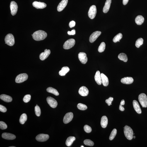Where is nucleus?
I'll return each instance as SVG.
<instances>
[{
  "instance_id": "f257e3e1",
  "label": "nucleus",
  "mask_w": 147,
  "mask_h": 147,
  "mask_svg": "<svg viewBox=\"0 0 147 147\" xmlns=\"http://www.w3.org/2000/svg\"><path fill=\"white\" fill-rule=\"evenodd\" d=\"M32 35L34 40L40 41L45 39L47 36V34L43 31L39 30L34 32Z\"/></svg>"
},
{
  "instance_id": "f03ea898",
  "label": "nucleus",
  "mask_w": 147,
  "mask_h": 147,
  "mask_svg": "<svg viewBox=\"0 0 147 147\" xmlns=\"http://www.w3.org/2000/svg\"><path fill=\"white\" fill-rule=\"evenodd\" d=\"M124 132L125 136L128 139L131 140L133 137V131L131 128L129 126L126 125L124 128Z\"/></svg>"
},
{
  "instance_id": "7ed1b4c3",
  "label": "nucleus",
  "mask_w": 147,
  "mask_h": 147,
  "mask_svg": "<svg viewBox=\"0 0 147 147\" xmlns=\"http://www.w3.org/2000/svg\"><path fill=\"white\" fill-rule=\"evenodd\" d=\"M5 44L8 46H12L15 43V40L14 37L11 34H9L6 35L5 39Z\"/></svg>"
},
{
  "instance_id": "20e7f679",
  "label": "nucleus",
  "mask_w": 147,
  "mask_h": 147,
  "mask_svg": "<svg viewBox=\"0 0 147 147\" xmlns=\"http://www.w3.org/2000/svg\"><path fill=\"white\" fill-rule=\"evenodd\" d=\"M138 100L143 107H147V97L144 93H142L139 95Z\"/></svg>"
},
{
  "instance_id": "39448f33",
  "label": "nucleus",
  "mask_w": 147,
  "mask_h": 147,
  "mask_svg": "<svg viewBox=\"0 0 147 147\" xmlns=\"http://www.w3.org/2000/svg\"><path fill=\"white\" fill-rule=\"evenodd\" d=\"M28 76L27 74L22 73L18 75L15 79V82L17 83H21L28 79Z\"/></svg>"
},
{
  "instance_id": "423d86ee",
  "label": "nucleus",
  "mask_w": 147,
  "mask_h": 147,
  "mask_svg": "<svg viewBox=\"0 0 147 147\" xmlns=\"http://www.w3.org/2000/svg\"><path fill=\"white\" fill-rule=\"evenodd\" d=\"M75 42H76L74 39H69L65 42L63 45V48L65 49H71L74 46Z\"/></svg>"
},
{
  "instance_id": "0eeeda50",
  "label": "nucleus",
  "mask_w": 147,
  "mask_h": 147,
  "mask_svg": "<svg viewBox=\"0 0 147 147\" xmlns=\"http://www.w3.org/2000/svg\"><path fill=\"white\" fill-rule=\"evenodd\" d=\"M97 13V9L96 6L93 5L89 8L88 11V15L89 17L91 19H93L95 18Z\"/></svg>"
},
{
  "instance_id": "6e6552de",
  "label": "nucleus",
  "mask_w": 147,
  "mask_h": 147,
  "mask_svg": "<svg viewBox=\"0 0 147 147\" xmlns=\"http://www.w3.org/2000/svg\"><path fill=\"white\" fill-rule=\"evenodd\" d=\"M10 9L11 14L14 16L16 14L18 11V6L16 3L14 1H12L10 4Z\"/></svg>"
},
{
  "instance_id": "1a4fd4ad",
  "label": "nucleus",
  "mask_w": 147,
  "mask_h": 147,
  "mask_svg": "<svg viewBox=\"0 0 147 147\" xmlns=\"http://www.w3.org/2000/svg\"><path fill=\"white\" fill-rule=\"evenodd\" d=\"M47 101L50 107L53 108H55L57 107L58 103L52 97H49L47 98Z\"/></svg>"
},
{
  "instance_id": "9d476101",
  "label": "nucleus",
  "mask_w": 147,
  "mask_h": 147,
  "mask_svg": "<svg viewBox=\"0 0 147 147\" xmlns=\"http://www.w3.org/2000/svg\"><path fill=\"white\" fill-rule=\"evenodd\" d=\"M49 138V135L47 134H40L36 136V139L39 142H43L47 141Z\"/></svg>"
},
{
  "instance_id": "9b49d317",
  "label": "nucleus",
  "mask_w": 147,
  "mask_h": 147,
  "mask_svg": "<svg viewBox=\"0 0 147 147\" xmlns=\"http://www.w3.org/2000/svg\"><path fill=\"white\" fill-rule=\"evenodd\" d=\"M101 32L99 31H97L93 32L92 35H90L89 38V41L91 43H92L94 42L100 36Z\"/></svg>"
},
{
  "instance_id": "f8f14e48",
  "label": "nucleus",
  "mask_w": 147,
  "mask_h": 147,
  "mask_svg": "<svg viewBox=\"0 0 147 147\" xmlns=\"http://www.w3.org/2000/svg\"><path fill=\"white\" fill-rule=\"evenodd\" d=\"M73 117L72 112H69L66 113L63 119V122L65 124H67L72 120Z\"/></svg>"
},
{
  "instance_id": "ddd939ff",
  "label": "nucleus",
  "mask_w": 147,
  "mask_h": 147,
  "mask_svg": "<svg viewBox=\"0 0 147 147\" xmlns=\"http://www.w3.org/2000/svg\"><path fill=\"white\" fill-rule=\"evenodd\" d=\"M78 58L82 64H86L88 61L86 54L84 52H80L78 54Z\"/></svg>"
},
{
  "instance_id": "4468645a",
  "label": "nucleus",
  "mask_w": 147,
  "mask_h": 147,
  "mask_svg": "<svg viewBox=\"0 0 147 147\" xmlns=\"http://www.w3.org/2000/svg\"><path fill=\"white\" fill-rule=\"evenodd\" d=\"M33 6L37 9H43L47 6V5L45 3L37 1H34L32 3Z\"/></svg>"
},
{
  "instance_id": "2eb2a0df",
  "label": "nucleus",
  "mask_w": 147,
  "mask_h": 147,
  "mask_svg": "<svg viewBox=\"0 0 147 147\" xmlns=\"http://www.w3.org/2000/svg\"><path fill=\"white\" fill-rule=\"evenodd\" d=\"M51 52L50 50L46 49L44 52H42L40 55V58L41 60L44 61L47 58L50 54Z\"/></svg>"
},
{
  "instance_id": "dca6fc26",
  "label": "nucleus",
  "mask_w": 147,
  "mask_h": 147,
  "mask_svg": "<svg viewBox=\"0 0 147 147\" xmlns=\"http://www.w3.org/2000/svg\"><path fill=\"white\" fill-rule=\"evenodd\" d=\"M78 93L82 96H86L88 94L89 90L86 87L82 86L78 90Z\"/></svg>"
},
{
  "instance_id": "f3484780",
  "label": "nucleus",
  "mask_w": 147,
  "mask_h": 147,
  "mask_svg": "<svg viewBox=\"0 0 147 147\" xmlns=\"http://www.w3.org/2000/svg\"><path fill=\"white\" fill-rule=\"evenodd\" d=\"M68 0H62L58 5L57 11L60 12L63 11L67 5Z\"/></svg>"
},
{
  "instance_id": "a211bd4d",
  "label": "nucleus",
  "mask_w": 147,
  "mask_h": 147,
  "mask_svg": "<svg viewBox=\"0 0 147 147\" xmlns=\"http://www.w3.org/2000/svg\"><path fill=\"white\" fill-rule=\"evenodd\" d=\"M2 137L4 139L9 140L14 139L16 138L15 135L8 133H3L2 135Z\"/></svg>"
},
{
  "instance_id": "6ab92c4d",
  "label": "nucleus",
  "mask_w": 147,
  "mask_h": 147,
  "mask_svg": "<svg viewBox=\"0 0 147 147\" xmlns=\"http://www.w3.org/2000/svg\"><path fill=\"white\" fill-rule=\"evenodd\" d=\"M121 81L123 84H130L134 81V79L131 77H126L122 78Z\"/></svg>"
},
{
  "instance_id": "aec40b11",
  "label": "nucleus",
  "mask_w": 147,
  "mask_h": 147,
  "mask_svg": "<svg viewBox=\"0 0 147 147\" xmlns=\"http://www.w3.org/2000/svg\"><path fill=\"white\" fill-rule=\"evenodd\" d=\"M133 107L136 112L138 114L141 113V109L138 102L134 100L133 101Z\"/></svg>"
},
{
  "instance_id": "412c9836",
  "label": "nucleus",
  "mask_w": 147,
  "mask_h": 147,
  "mask_svg": "<svg viewBox=\"0 0 147 147\" xmlns=\"http://www.w3.org/2000/svg\"><path fill=\"white\" fill-rule=\"evenodd\" d=\"M111 3L112 0H107L106 1L103 8V11L104 13H107L108 12L110 8Z\"/></svg>"
},
{
  "instance_id": "4be33fe9",
  "label": "nucleus",
  "mask_w": 147,
  "mask_h": 147,
  "mask_svg": "<svg viewBox=\"0 0 147 147\" xmlns=\"http://www.w3.org/2000/svg\"><path fill=\"white\" fill-rule=\"evenodd\" d=\"M95 79L96 82L98 85H101L102 84V80L100 71H97L95 76Z\"/></svg>"
},
{
  "instance_id": "5701e85b",
  "label": "nucleus",
  "mask_w": 147,
  "mask_h": 147,
  "mask_svg": "<svg viewBox=\"0 0 147 147\" xmlns=\"http://www.w3.org/2000/svg\"><path fill=\"white\" fill-rule=\"evenodd\" d=\"M101 77L102 83L103 86H107L109 84V80L108 78L103 73L101 74Z\"/></svg>"
},
{
  "instance_id": "b1692460",
  "label": "nucleus",
  "mask_w": 147,
  "mask_h": 147,
  "mask_svg": "<svg viewBox=\"0 0 147 147\" xmlns=\"http://www.w3.org/2000/svg\"><path fill=\"white\" fill-rule=\"evenodd\" d=\"M108 123V119L107 117L105 116H102L101 120V125L102 128H105L107 127Z\"/></svg>"
},
{
  "instance_id": "393cba45",
  "label": "nucleus",
  "mask_w": 147,
  "mask_h": 147,
  "mask_svg": "<svg viewBox=\"0 0 147 147\" xmlns=\"http://www.w3.org/2000/svg\"><path fill=\"white\" fill-rule=\"evenodd\" d=\"M0 98L2 100L7 102H11L12 100V99L11 97L5 94L1 95L0 96Z\"/></svg>"
},
{
  "instance_id": "a878e982",
  "label": "nucleus",
  "mask_w": 147,
  "mask_h": 147,
  "mask_svg": "<svg viewBox=\"0 0 147 147\" xmlns=\"http://www.w3.org/2000/svg\"><path fill=\"white\" fill-rule=\"evenodd\" d=\"M70 68L67 66H64L62 68L59 72V74L61 76H64L70 71Z\"/></svg>"
},
{
  "instance_id": "bb28decb",
  "label": "nucleus",
  "mask_w": 147,
  "mask_h": 147,
  "mask_svg": "<svg viewBox=\"0 0 147 147\" xmlns=\"http://www.w3.org/2000/svg\"><path fill=\"white\" fill-rule=\"evenodd\" d=\"M144 18L141 15H138L135 19V22L137 24L141 25L144 21Z\"/></svg>"
},
{
  "instance_id": "cd10ccee",
  "label": "nucleus",
  "mask_w": 147,
  "mask_h": 147,
  "mask_svg": "<svg viewBox=\"0 0 147 147\" xmlns=\"http://www.w3.org/2000/svg\"><path fill=\"white\" fill-rule=\"evenodd\" d=\"M76 139V138L74 137L70 136L68 137L66 141V146L68 147L71 146Z\"/></svg>"
},
{
  "instance_id": "c85d7f7f",
  "label": "nucleus",
  "mask_w": 147,
  "mask_h": 147,
  "mask_svg": "<svg viewBox=\"0 0 147 147\" xmlns=\"http://www.w3.org/2000/svg\"><path fill=\"white\" fill-rule=\"evenodd\" d=\"M46 90L49 93L54 94V95L57 96H58L59 95V92L57 90L52 87H49Z\"/></svg>"
},
{
  "instance_id": "c756f323",
  "label": "nucleus",
  "mask_w": 147,
  "mask_h": 147,
  "mask_svg": "<svg viewBox=\"0 0 147 147\" xmlns=\"http://www.w3.org/2000/svg\"><path fill=\"white\" fill-rule=\"evenodd\" d=\"M118 58L120 60L124 61L125 62H127L128 60L127 55L124 53H121L118 56Z\"/></svg>"
},
{
  "instance_id": "7c9ffc66",
  "label": "nucleus",
  "mask_w": 147,
  "mask_h": 147,
  "mask_svg": "<svg viewBox=\"0 0 147 147\" xmlns=\"http://www.w3.org/2000/svg\"><path fill=\"white\" fill-rule=\"evenodd\" d=\"M27 117L26 114L23 113L20 116L19 119V122L20 124H23L27 120Z\"/></svg>"
},
{
  "instance_id": "2f4dec72",
  "label": "nucleus",
  "mask_w": 147,
  "mask_h": 147,
  "mask_svg": "<svg viewBox=\"0 0 147 147\" xmlns=\"http://www.w3.org/2000/svg\"><path fill=\"white\" fill-rule=\"evenodd\" d=\"M123 37L122 33H119L115 36L113 39V41L114 43H116L118 42H119Z\"/></svg>"
},
{
  "instance_id": "473e14b6",
  "label": "nucleus",
  "mask_w": 147,
  "mask_h": 147,
  "mask_svg": "<svg viewBox=\"0 0 147 147\" xmlns=\"http://www.w3.org/2000/svg\"><path fill=\"white\" fill-rule=\"evenodd\" d=\"M105 44L104 42L101 43L98 48V51L99 52L101 53L104 52L105 48Z\"/></svg>"
},
{
  "instance_id": "72a5a7b5",
  "label": "nucleus",
  "mask_w": 147,
  "mask_h": 147,
  "mask_svg": "<svg viewBox=\"0 0 147 147\" xmlns=\"http://www.w3.org/2000/svg\"><path fill=\"white\" fill-rule=\"evenodd\" d=\"M143 43V39L142 38H139L136 41L135 43L136 46L138 48L140 46L142 45Z\"/></svg>"
},
{
  "instance_id": "f704fd0d",
  "label": "nucleus",
  "mask_w": 147,
  "mask_h": 147,
  "mask_svg": "<svg viewBox=\"0 0 147 147\" xmlns=\"http://www.w3.org/2000/svg\"><path fill=\"white\" fill-rule=\"evenodd\" d=\"M117 133V130L116 129H114L113 130L111 133L110 137H109V139L110 140H112L113 139L116 135Z\"/></svg>"
},
{
  "instance_id": "c9c22d12",
  "label": "nucleus",
  "mask_w": 147,
  "mask_h": 147,
  "mask_svg": "<svg viewBox=\"0 0 147 147\" xmlns=\"http://www.w3.org/2000/svg\"><path fill=\"white\" fill-rule=\"evenodd\" d=\"M77 107L79 110H85L87 109L86 105L81 103L78 104L77 105Z\"/></svg>"
},
{
  "instance_id": "e433bc0d",
  "label": "nucleus",
  "mask_w": 147,
  "mask_h": 147,
  "mask_svg": "<svg viewBox=\"0 0 147 147\" xmlns=\"http://www.w3.org/2000/svg\"><path fill=\"white\" fill-rule=\"evenodd\" d=\"M84 143L85 145L89 146H93L94 145L93 142L91 140L89 139L85 140L84 141Z\"/></svg>"
},
{
  "instance_id": "4c0bfd02",
  "label": "nucleus",
  "mask_w": 147,
  "mask_h": 147,
  "mask_svg": "<svg viewBox=\"0 0 147 147\" xmlns=\"http://www.w3.org/2000/svg\"><path fill=\"white\" fill-rule=\"evenodd\" d=\"M35 111L36 115L37 116H40L41 114V111L40 107L38 106H35Z\"/></svg>"
},
{
  "instance_id": "58836bf2",
  "label": "nucleus",
  "mask_w": 147,
  "mask_h": 147,
  "mask_svg": "<svg viewBox=\"0 0 147 147\" xmlns=\"http://www.w3.org/2000/svg\"><path fill=\"white\" fill-rule=\"evenodd\" d=\"M31 99V96L30 95H25L24 97L23 100L25 103H27L30 101Z\"/></svg>"
},
{
  "instance_id": "ea45409f",
  "label": "nucleus",
  "mask_w": 147,
  "mask_h": 147,
  "mask_svg": "<svg viewBox=\"0 0 147 147\" xmlns=\"http://www.w3.org/2000/svg\"><path fill=\"white\" fill-rule=\"evenodd\" d=\"M84 131L87 133H90L91 132L92 129L91 127L87 125H85L84 127Z\"/></svg>"
},
{
  "instance_id": "a19ab883",
  "label": "nucleus",
  "mask_w": 147,
  "mask_h": 147,
  "mask_svg": "<svg viewBox=\"0 0 147 147\" xmlns=\"http://www.w3.org/2000/svg\"><path fill=\"white\" fill-rule=\"evenodd\" d=\"M7 125L5 123L2 122V121H0V129L2 130L5 129L7 128Z\"/></svg>"
},
{
  "instance_id": "79ce46f5",
  "label": "nucleus",
  "mask_w": 147,
  "mask_h": 147,
  "mask_svg": "<svg viewBox=\"0 0 147 147\" xmlns=\"http://www.w3.org/2000/svg\"><path fill=\"white\" fill-rule=\"evenodd\" d=\"M113 100V98L112 97H110L108 99L105 100L106 103L108 104V105L109 106L112 105V101Z\"/></svg>"
},
{
  "instance_id": "37998d69",
  "label": "nucleus",
  "mask_w": 147,
  "mask_h": 147,
  "mask_svg": "<svg viewBox=\"0 0 147 147\" xmlns=\"http://www.w3.org/2000/svg\"><path fill=\"white\" fill-rule=\"evenodd\" d=\"M7 109L6 108L1 105H0V111L1 112H6Z\"/></svg>"
},
{
  "instance_id": "c03bdc74",
  "label": "nucleus",
  "mask_w": 147,
  "mask_h": 147,
  "mask_svg": "<svg viewBox=\"0 0 147 147\" xmlns=\"http://www.w3.org/2000/svg\"><path fill=\"white\" fill-rule=\"evenodd\" d=\"M76 25V22L74 21H72L69 23V26L70 28H72L74 27Z\"/></svg>"
},
{
  "instance_id": "a18cd8bd",
  "label": "nucleus",
  "mask_w": 147,
  "mask_h": 147,
  "mask_svg": "<svg viewBox=\"0 0 147 147\" xmlns=\"http://www.w3.org/2000/svg\"><path fill=\"white\" fill-rule=\"evenodd\" d=\"M68 35H74L76 34V31L74 29L72 30L71 31H68L67 32Z\"/></svg>"
},
{
  "instance_id": "49530a36",
  "label": "nucleus",
  "mask_w": 147,
  "mask_h": 147,
  "mask_svg": "<svg viewBox=\"0 0 147 147\" xmlns=\"http://www.w3.org/2000/svg\"><path fill=\"white\" fill-rule=\"evenodd\" d=\"M129 0H123V4L124 5H125L127 4Z\"/></svg>"
},
{
  "instance_id": "de8ad7c7",
  "label": "nucleus",
  "mask_w": 147,
  "mask_h": 147,
  "mask_svg": "<svg viewBox=\"0 0 147 147\" xmlns=\"http://www.w3.org/2000/svg\"><path fill=\"white\" fill-rule=\"evenodd\" d=\"M119 109L121 111H124V107L120 105L119 106Z\"/></svg>"
},
{
  "instance_id": "09e8293b",
  "label": "nucleus",
  "mask_w": 147,
  "mask_h": 147,
  "mask_svg": "<svg viewBox=\"0 0 147 147\" xmlns=\"http://www.w3.org/2000/svg\"><path fill=\"white\" fill-rule=\"evenodd\" d=\"M125 104V101L124 100H123L121 101L120 102V105H124Z\"/></svg>"
},
{
  "instance_id": "8fccbe9b",
  "label": "nucleus",
  "mask_w": 147,
  "mask_h": 147,
  "mask_svg": "<svg viewBox=\"0 0 147 147\" xmlns=\"http://www.w3.org/2000/svg\"><path fill=\"white\" fill-rule=\"evenodd\" d=\"M133 137L134 138V139H135V138L136 137L135 136H133Z\"/></svg>"
},
{
  "instance_id": "3c124183",
  "label": "nucleus",
  "mask_w": 147,
  "mask_h": 147,
  "mask_svg": "<svg viewBox=\"0 0 147 147\" xmlns=\"http://www.w3.org/2000/svg\"><path fill=\"white\" fill-rule=\"evenodd\" d=\"M15 147V146H11V147Z\"/></svg>"
},
{
  "instance_id": "603ef678",
  "label": "nucleus",
  "mask_w": 147,
  "mask_h": 147,
  "mask_svg": "<svg viewBox=\"0 0 147 147\" xmlns=\"http://www.w3.org/2000/svg\"><path fill=\"white\" fill-rule=\"evenodd\" d=\"M81 147H84V146H81Z\"/></svg>"
}]
</instances>
